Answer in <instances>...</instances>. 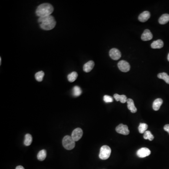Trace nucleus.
<instances>
[{"mask_svg": "<svg viewBox=\"0 0 169 169\" xmlns=\"http://www.w3.org/2000/svg\"><path fill=\"white\" fill-rule=\"evenodd\" d=\"M103 100L106 103L108 102H113V99L111 96H110L109 95H105L103 97Z\"/></svg>", "mask_w": 169, "mask_h": 169, "instance_id": "obj_26", "label": "nucleus"}, {"mask_svg": "<svg viewBox=\"0 0 169 169\" xmlns=\"http://www.w3.org/2000/svg\"><path fill=\"white\" fill-rule=\"evenodd\" d=\"M82 94V90L78 86H75L73 88V95L74 96H79Z\"/></svg>", "mask_w": 169, "mask_h": 169, "instance_id": "obj_22", "label": "nucleus"}, {"mask_svg": "<svg viewBox=\"0 0 169 169\" xmlns=\"http://www.w3.org/2000/svg\"><path fill=\"white\" fill-rule=\"evenodd\" d=\"M62 143L63 147L69 150L73 149L75 146V141L73 140L71 136L69 135H66L64 137Z\"/></svg>", "mask_w": 169, "mask_h": 169, "instance_id": "obj_3", "label": "nucleus"}, {"mask_svg": "<svg viewBox=\"0 0 169 169\" xmlns=\"http://www.w3.org/2000/svg\"><path fill=\"white\" fill-rule=\"evenodd\" d=\"M44 76V73L43 71H39L35 75V79L39 82L42 81Z\"/></svg>", "mask_w": 169, "mask_h": 169, "instance_id": "obj_24", "label": "nucleus"}, {"mask_svg": "<svg viewBox=\"0 0 169 169\" xmlns=\"http://www.w3.org/2000/svg\"><path fill=\"white\" fill-rule=\"evenodd\" d=\"M114 97L116 101H120L121 103H124L127 102V97L125 95H119L118 94H116L114 95Z\"/></svg>", "mask_w": 169, "mask_h": 169, "instance_id": "obj_16", "label": "nucleus"}, {"mask_svg": "<svg viewBox=\"0 0 169 169\" xmlns=\"http://www.w3.org/2000/svg\"><path fill=\"white\" fill-rule=\"evenodd\" d=\"M1 57H0V63H1Z\"/></svg>", "mask_w": 169, "mask_h": 169, "instance_id": "obj_30", "label": "nucleus"}, {"mask_svg": "<svg viewBox=\"0 0 169 169\" xmlns=\"http://www.w3.org/2000/svg\"><path fill=\"white\" fill-rule=\"evenodd\" d=\"M127 107L129 110H130L131 112L132 113H135L137 111V108L135 106L134 103V100L132 99H128L127 100Z\"/></svg>", "mask_w": 169, "mask_h": 169, "instance_id": "obj_12", "label": "nucleus"}, {"mask_svg": "<svg viewBox=\"0 0 169 169\" xmlns=\"http://www.w3.org/2000/svg\"><path fill=\"white\" fill-rule=\"evenodd\" d=\"M118 66L121 71L124 73L128 72L130 70V65L129 63L124 60L119 61L118 63Z\"/></svg>", "mask_w": 169, "mask_h": 169, "instance_id": "obj_6", "label": "nucleus"}, {"mask_svg": "<svg viewBox=\"0 0 169 169\" xmlns=\"http://www.w3.org/2000/svg\"><path fill=\"white\" fill-rule=\"evenodd\" d=\"M116 132L119 134L127 135L129 134L130 131L128 129V127L126 125L121 124H119L116 128Z\"/></svg>", "mask_w": 169, "mask_h": 169, "instance_id": "obj_7", "label": "nucleus"}, {"mask_svg": "<svg viewBox=\"0 0 169 169\" xmlns=\"http://www.w3.org/2000/svg\"><path fill=\"white\" fill-rule=\"evenodd\" d=\"M153 35L151 33L150 31L148 29H146L144 31L142 35H141V40L143 41H150L153 38Z\"/></svg>", "mask_w": 169, "mask_h": 169, "instance_id": "obj_10", "label": "nucleus"}, {"mask_svg": "<svg viewBox=\"0 0 169 169\" xmlns=\"http://www.w3.org/2000/svg\"><path fill=\"white\" fill-rule=\"evenodd\" d=\"M83 132L82 130L80 128H77L73 131L71 137L75 141L79 140L82 138Z\"/></svg>", "mask_w": 169, "mask_h": 169, "instance_id": "obj_5", "label": "nucleus"}, {"mask_svg": "<svg viewBox=\"0 0 169 169\" xmlns=\"http://www.w3.org/2000/svg\"><path fill=\"white\" fill-rule=\"evenodd\" d=\"M157 77L159 79H163L165 81V82L167 84H169V76L166 73H159L157 75Z\"/></svg>", "mask_w": 169, "mask_h": 169, "instance_id": "obj_20", "label": "nucleus"}, {"mask_svg": "<svg viewBox=\"0 0 169 169\" xmlns=\"http://www.w3.org/2000/svg\"><path fill=\"white\" fill-rule=\"evenodd\" d=\"M111 150L108 146L104 145L100 148L99 158L102 160H106L110 157L111 154Z\"/></svg>", "mask_w": 169, "mask_h": 169, "instance_id": "obj_4", "label": "nucleus"}, {"mask_svg": "<svg viewBox=\"0 0 169 169\" xmlns=\"http://www.w3.org/2000/svg\"><path fill=\"white\" fill-rule=\"evenodd\" d=\"M38 22L41 29L44 30H50L56 27V21L54 17L51 15L39 17Z\"/></svg>", "mask_w": 169, "mask_h": 169, "instance_id": "obj_1", "label": "nucleus"}, {"mask_svg": "<svg viewBox=\"0 0 169 169\" xmlns=\"http://www.w3.org/2000/svg\"><path fill=\"white\" fill-rule=\"evenodd\" d=\"M151 151L148 148H141L139 149L137 152V155L140 158H144L147 157L150 155Z\"/></svg>", "mask_w": 169, "mask_h": 169, "instance_id": "obj_9", "label": "nucleus"}, {"mask_svg": "<svg viewBox=\"0 0 169 169\" xmlns=\"http://www.w3.org/2000/svg\"><path fill=\"white\" fill-rule=\"evenodd\" d=\"M47 151L45 149H42L39 152L37 155V158L41 161H42L45 160L46 158Z\"/></svg>", "mask_w": 169, "mask_h": 169, "instance_id": "obj_18", "label": "nucleus"}, {"mask_svg": "<svg viewBox=\"0 0 169 169\" xmlns=\"http://www.w3.org/2000/svg\"><path fill=\"white\" fill-rule=\"evenodd\" d=\"M94 66V61H90L84 64L83 66V70L86 73H89L91 71Z\"/></svg>", "mask_w": 169, "mask_h": 169, "instance_id": "obj_13", "label": "nucleus"}, {"mask_svg": "<svg viewBox=\"0 0 169 169\" xmlns=\"http://www.w3.org/2000/svg\"><path fill=\"white\" fill-rule=\"evenodd\" d=\"M150 17V12L148 11H145L139 15L138 19L141 22H145L149 19Z\"/></svg>", "mask_w": 169, "mask_h": 169, "instance_id": "obj_11", "label": "nucleus"}, {"mask_svg": "<svg viewBox=\"0 0 169 169\" xmlns=\"http://www.w3.org/2000/svg\"><path fill=\"white\" fill-rule=\"evenodd\" d=\"M164 130H165V131H166V132H168V134H169V124H166V125H165V126H164Z\"/></svg>", "mask_w": 169, "mask_h": 169, "instance_id": "obj_27", "label": "nucleus"}, {"mask_svg": "<svg viewBox=\"0 0 169 169\" xmlns=\"http://www.w3.org/2000/svg\"><path fill=\"white\" fill-rule=\"evenodd\" d=\"M110 57L114 60H118L121 57V54L118 49L113 48L110 49L109 52Z\"/></svg>", "mask_w": 169, "mask_h": 169, "instance_id": "obj_8", "label": "nucleus"}, {"mask_svg": "<svg viewBox=\"0 0 169 169\" xmlns=\"http://www.w3.org/2000/svg\"><path fill=\"white\" fill-rule=\"evenodd\" d=\"M148 128V124L145 123H140L138 127L139 132L140 134H144Z\"/></svg>", "mask_w": 169, "mask_h": 169, "instance_id": "obj_23", "label": "nucleus"}, {"mask_svg": "<svg viewBox=\"0 0 169 169\" xmlns=\"http://www.w3.org/2000/svg\"><path fill=\"white\" fill-rule=\"evenodd\" d=\"M167 59H168V61H169V53L168 55V57H167Z\"/></svg>", "mask_w": 169, "mask_h": 169, "instance_id": "obj_29", "label": "nucleus"}, {"mask_svg": "<svg viewBox=\"0 0 169 169\" xmlns=\"http://www.w3.org/2000/svg\"><path fill=\"white\" fill-rule=\"evenodd\" d=\"M33 137L30 134H27L25 135V140H24V144L27 146H29L32 144Z\"/></svg>", "mask_w": 169, "mask_h": 169, "instance_id": "obj_19", "label": "nucleus"}, {"mask_svg": "<svg viewBox=\"0 0 169 169\" xmlns=\"http://www.w3.org/2000/svg\"><path fill=\"white\" fill-rule=\"evenodd\" d=\"M143 137H144V139L148 140L150 141H152L154 139V137L153 135L151 134V132L149 131H146L145 133H144Z\"/></svg>", "mask_w": 169, "mask_h": 169, "instance_id": "obj_25", "label": "nucleus"}, {"mask_svg": "<svg viewBox=\"0 0 169 169\" xmlns=\"http://www.w3.org/2000/svg\"><path fill=\"white\" fill-rule=\"evenodd\" d=\"M164 42L161 40H158L152 42L151 45V47L152 49H161L164 47Z\"/></svg>", "mask_w": 169, "mask_h": 169, "instance_id": "obj_14", "label": "nucleus"}, {"mask_svg": "<svg viewBox=\"0 0 169 169\" xmlns=\"http://www.w3.org/2000/svg\"><path fill=\"white\" fill-rule=\"evenodd\" d=\"M78 76V73L75 71H73L68 75V79L70 82H74L77 79Z\"/></svg>", "mask_w": 169, "mask_h": 169, "instance_id": "obj_21", "label": "nucleus"}, {"mask_svg": "<svg viewBox=\"0 0 169 169\" xmlns=\"http://www.w3.org/2000/svg\"><path fill=\"white\" fill-rule=\"evenodd\" d=\"M162 102H163V101H162V99H161V98H158V99H156L154 100V102H153V106H152L153 110L155 111L158 110L159 108H160L161 106L162 105Z\"/></svg>", "mask_w": 169, "mask_h": 169, "instance_id": "obj_15", "label": "nucleus"}, {"mask_svg": "<svg viewBox=\"0 0 169 169\" xmlns=\"http://www.w3.org/2000/svg\"><path fill=\"white\" fill-rule=\"evenodd\" d=\"M158 21L159 24L161 25H164L166 24L169 21V14H164L162 15L159 19Z\"/></svg>", "mask_w": 169, "mask_h": 169, "instance_id": "obj_17", "label": "nucleus"}, {"mask_svg": "<svg viewBox=\"0 0 169 169\" xmlns=\"http://www.w3.org/2000/svg\"><path fill=\"white\" fill-rule=\"evenodd\" d=\"M53 11V6L49 3H45L39 6L36 11V14L40 17H45L51 15Z\"/></svg>", "mask_w": 169, "mask_h": 169, "instance_id": "obj_2", "label": "nucleus"}, {"mask_svg": "<svg viewBox=\"0 0 169 169\" xmlns=\"http://www.w3.org/2000/svg\"><path fill=\"white\" fill-rule=\"evenodd\" d=\"M16 169H25V168H24L22 166H21V165H19V166H17L16 167Z\"/></svg>", "mask_w": 169, "mask_h": 169, "instance_id": "obj_28", "label": "nucleus"}]
</instances>
